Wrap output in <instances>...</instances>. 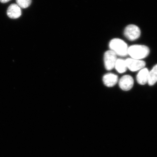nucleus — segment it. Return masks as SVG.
Instances as JSON below:
<instances>
[{
    "mask_svg": "<svg viewBox=\"0 0 157 157\" xmlns=\"http://www.w3.org/2000/svg\"><path fill=\"white\" fill-rule=\"evenodd\" d=\"M134 80L130 75L123 76L119 82V85L121 89L124 91H128L133 87Z\"/></svg>",
    "mask_w": 157,
    "mask_h": 157,
    "instance_id": "423d86ee",
    "label": "nucleus"
},
{
    "mask_svg": "<svg viewBox=\"0 0 157 157\" xmlns=\"http://www.w3.org/2000/svg\"><path fill=\"white\" fill-rule=\"evenodd\" d=\"M109 48L117 56H125L128 55V47L126 43L122 39H112L109 43Z\"/></svg>",
    "mask_w": 157,
    "mask_h": 157,
    "instance_id": "f257e3e1",
    "label": "nucleus"
},
{
    "mask_svg": "<svg viewBox=\"0 0 157 157\" xmlns=\"http://www.w3.org/2000/svg\"><path fill=\"white\" fill-rule=\"evenodd\" d=\"M117 56L112 51H107L104 55V64L105 67L107 70H111L115 67L117 61Z\"/></svg>",
    "mask_w": 157,
    "mask_h": 157,
    "instance_id": "7ed1b4c3",
    "label": "nucleus"
},
{
    "mask_svg": "<svg viewBox=\"0 0 157 157\" xmlns=\"http://www.w3.org/2000/svg\"><path fill=\"white\" fill-rule=\"evenodd\" d=\"M125 61L127 68L132 72L142 70L146 65V63L144 61L135 59L132 58L127 59Z\"/></svg>",
    "mask_w": 157,
    "mask_h": 157,
    "instance_id": "39448f33",
    "label": "nucleus"
},
{
    "mask_svg": "<svg viewBox=\"0 0 157 157\" xmlns=\"http://www.w3.org/2000/svg\"><path fill=\"white\" fill-rule=\"evenodd\" d=\"M7 13V15L9 17L16 19L21 15V9L17 4H12L9 6Z\"/></svg>",
    "mask_w": 157,
    "mask_h": 157,
    "instance_id": "6e6552de",
    "label": "nucleus"
},
{
    "mask_svg": "<svg viewBox=\"0 0 157 157\" xmlns=\"http://www.w3.org/2000/svg\"><path fill=\"white\" fill-rule=\"evenodd\" d=\"M149 53V48L144 45H133L129 47L128 49V54L132 58L135 59L140 60L145 58Z\"/></svg>",
    "mask_w": 157,
    "mask_h": 157,
    "instance_id": "f03ea898",
    "label": "nucleus"
},
{
    "mask_svg": "<svg viewBox=\"0 0 157 157\" xmlns=\"http://www.w3.org/2000/svg\"><path fill=\"white\" fill-rule=\"evenodd\" d=\"M124 35L128 40L134 41L140 36V30L137 26L134 25H129L125 29Z\"/></svg>",
    "mask_w": 157,
    "mask_h": 157,
    "instance_id": "20e7f679",
    "label": "nucleus"
},
{
    "mask_svg": "<svg viewBox=\"0 0 157 157\" xmlns=\"http://www.w3.org/2000/svg\"><path fill=\"white\" fill-rule=\"evenodd\" d=\"M116 70L118 73H123L127 71V66L125 60L122 59H117L115 64Z\"/></svg>",
    "mask_w": 157,
    "mask_h": 157,
    "instance_id": "9d476101",
    "label": "nucleus"
},
{
    "mask_svg": "<svg viewBox=\"0 0 157 157\" xmlns=\"http://www.w3.org/2000/svg\"><path fill=\"white\" fill-rule=\"evenodd\" d=\"M157 82V64L153 67L149 73V85H154Z\"/></svg>",
    "mask_w": 157,
    "mask_h": 157,
    "instance_id": "9b49d317",
    "label": "nucleus"
},
{
    "mask_svg": "<svg viewBox=\"0 0 157 157\" xmlns=\"http://www.w3.org/2000/svg\"><path fill=\"white\" fill-rule=\"evenodd\" d=\"M10 0H0V2L2 3H6L9 2Z\"/></svg>",
    "mask_w": 157,
    "mask_h": 157,
    "instance_id": "ddd939ff",
    "label": "nucleus"
},
{
    "mask_svg": "<svg viewBox=\"0 0 157 157\" xmlns=\"http://www.w3.org/2000/svg\"><path fill=\"white\" fill-rule=\"evenodd\" d=\"M149 73V72L147 68H143L140 70L137 76V82L140 85H145L148 83Z\"/></svg>",
    "mask_w": 157,
    "mask_h": 157,
    "instance_id": "1a4fd4ad",
    "label": "nucleus"
},
{
    "mask_svg": "<svg viewBox=\"0 0 157 157\" xmlns=\"http://www.w3.org/2000/svg\"><path fill=\"white\" fill-rule=\"evenodd\" d=\"M16 2L20 8L26 9L30 6L32 0H16Z\"/></svg>",
    "mask_w": 157,
    "mask_h": 157,
    "instance_id": "f8f14e48",
    "label": "nucleus"
},
{
    "mask_svg": "<svg viewBox=\"0 0 157 157\" xmlns=\"http://www.w3.org/2000/svg\"><path fill=\"white\" fill-rule=\"evenodd\" d=\"M118 79L117 75L111 73L105 74L103 77L104 84L108 87H113L115 86L117 82Z\"/></svg>",
    "mask_w": 157,
    "mask_h": 157,
    "instance_id": "0eeeda50",
    "label": "nucleus"
}]
</instances>
